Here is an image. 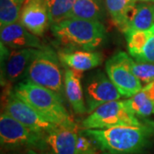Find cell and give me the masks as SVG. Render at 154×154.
<instances>
[{
  "mask_svg": "<svg viewBox=\"0 0 154 154\" xmlns=\"http://www.w3.org/2000/svg\"><path fill=\"white\" fill-rule=\"evenodd\" d=\"M84 134L108 154H137L148 147L153 128L149 125H122L103 129H85Z\"/></svg>",
  "mask_w": 154,
  "mask_h": 154,
  "instance_id": "cell-1",
  "label": "cell"
},
{
  "mask_svg": "<svg viewBox=\"0 0 154 154\" xmlns=\"http://www.w3.org/2000/svg\"><path fill=\"white\" fill-rule=\"evenodd\" d=\"M14 92L45 119L56 126L77 128L73 118L63 106V99L53 91L26 80L19 83Z\"/></svg>",
  "mask_w": 154,
  "mask_h": 154,
  "instance_id": "cell-2",
  "label": "cell"
},
{
  "mask_svg": "<svg viewBox=\"0 0 154 154\" xmlns=\"http://www.w3.org/2000/svg\"><path fill=\"white\" fill-rule=\"evenodd\" d=\"M51 28L64 50L94 51L106 38V29L99 21L65 19L51 25Z\"/></svg>",
  "mask_w": 154,
  "mask_h": 154,
  "instance_id": "cell-3",
  "label": "cell"
},
{
  "mask_svg": "<svg viewBox=\"0 0 154 154\" xmlns=\"http://www.w3.org/2000/svg\"><path fill=\"white\" fill-rule=\"evenodd\" d=\"M60 59L49 46L38 49L25 74L26 80L50 89L63 99L64 83L60 68Z\"/></svg>",
  "mask_w": 154,
  "mask_h": 154,
  "instance_id": "cell-4",
  "label": "cell"
},
{
  "mask_svg": "<svg viewBox=\"0 0 154 154\" xmlns=\"http://www.w3.org/2000/svg\"><path fill=\"white\" fill-rule=\"evenodd\" d=\"M122 125H142L127 100H115L102 105L90 113L82 122L84 129H103Z\"/></svg>",
  "mask_w": 154,
  "mask_h": 154,
  "instance_id": "cell-5",
  "label": "cell"
},
{
  "mask_svg": "<svg viewBox=\"0 0 154 154\" xmlns=\"http://www.w3.org/2000/svg\"><path fill=\"white\" fill-rule=\"evenodd\" d=\"M0 142L8 149L28 147L44 151L48 147L45 134L33 132L5 112L0 116Z\"/></svg>",
  "mask_w": 154,
  "mask_h": 154,
  "instance_id": "cell-6",
  "label": "cell"
},
{
  "mask_svg": "<svg viewBox=\"0 0 154 154\" xmlns=\"http://www.w3.org/2000/svg\"><path fill=\"white\" fill-rule=\"evenodd\" d=\"M5 112L32 131L38 134H46L51 130L58 127L45 119L27 102L17 96L15 92H11L9 94Z\"/></svg>",
  "mask_w": 154,
  "mask_h": 154,
  "instance_id": "cell-7",
  "label": "cell"
},
{
  "mask_svg": "<svg viewBox=\"0 0 154 154\" xmlns=\"http://www.w3.org/2000/svg\"><path fill=\"white\" fill-rule=\"evenodd\" d=\"M105 70L122 97L131 98L142 89V83L126 64L123 51H119L107 60Z\"/></svg>",
  "mask_w": 154,
  "mask_h": 154,
  "instance_id": "cell-8",
  "label": "cell"
},
{
  "mask_svg": "<svg viewBox=\"0 0 154 154\" xmlns=\"http://www.w3.org/2000/svg\"><path fill=\"white\" fill-rule=\"evenodd\" d=\"M38 49L35 48H24V49L13 50L9 51L6 46L1 43V79L3 82L11 84L20 80L33 59V56Z\"/></svg>",
  "mask_w": 154,
  "mask_h": 154,
  "instance_id": "cell-9",
  "label": "cell"
},
{
  "mask_svg": "<svg viewBox=\"0 0 154 154\" xmlns=\"http://www.w3.org/2000/svg\"><path fill=\"white\" fill-rule=\"evenodd\" d=\"M122 97L117 88L105 73L98 72L88 80L85 86V98L88 112L92 113L98 107Z\"/></svg>",
  "mask_w": 154,
  "mask_h": 154,
  "instance_id": "cell-10",
  "label": "cell"
},
{
  "mask_svg": "<svg viewBox=\"0 0 154 154\" xmlns=\"http://www.w3.org/2000/svg\"><path fill=\"white\" fill-rule=\"evenodd\" d=\"M20 22L36 36H42L50 23L46 0H27L20 13Z\"/></svg>",
  "mask_w": 154,
  "mask_h": 154,
  "instance_id": "cell-11",
  "label": "cell"
},
{
  "mask_svg": "<svg viewBox=\"0 0 154 154\" xmlns=\"http://www.w3.org/2000/svg\"><path fill=\"white\" fill-rule=\"evenodd\" d=\"M1 43L11 49H40L43 47L38 36L34 35L21 22H14L1 28Z\"/></svg>",
  "mask_w": 154,
  "mask_h": 154,
  "instance_id": "cell-12",
  "label": "cell"
},
{
  "mask_svg": "<svg viewBox=\"0 0 154 154\" xmlns=\"http://www.w3.org/2000/svg\"><path fill=\"white\" fill-rule=\"evenodd\" d=\"M57 54L63 65L81 72L93 69L103 61L102 53L95 51L63 50Z\"/></svg>",
  "mask_w": 154,
  "mask_h": 154,
  "instance_id": "cell-13",
  "label": "cell"
},
{
  "mask_svg": "<svg viewBox=\"0 0 154 154\" xmlns=\"http://www.w3.org/2000/svg\"><path fill=\"white\" fill-rule=\"evenodd\" d=\"M77 128L57 127L45 134L51 154H76Z\"/></svg>",
  "mask_w": 154,
  "mask_h": 154,
  "instance_id": "cell-14",
  "label": "cell"
},
{
  "mask_svg": "<svg viewBox=\"0 0 154 154\" xmlns=\"http://www.w3.org/2000/svg\"><path fill=\"white\" fill-rule=\"evenodd\" d=\"M82 73L83 72L66 68L63 77L65 97L69 102L74 111L77 114H84L88 112L82 86Z\"/></svg>",
  "mask_w": 154,
  "mask_h": 154,
  "instance_id": "cell-15",
  "label": "cell"
},
{
  "mask_svg": "<svg viewBox=\"0 0 154 154\" xmlns=\"http://www.w3.org/2000/svg\"><path fill=\"white\" fill-rule=\"evenodd\" d=\"M106 7L103 0H76L66 19H82L101 22L105 17Z\"/></svg>",
  "mask_w": 154,
  "mask_h": 154,
  "instance_id": "cell-16",
  "label": "cell"
},
{
  "mask_svg": "<svg viewBox=\"0 0 154 154\" xmlns=\"http://www.w3.org/2000/svg\"><path fill=\"white\" fill-rule=\"evenodd\" d=\"M154 25V3H140L134 7L125 30H148Z\"/></svg>",
  "mask_w": 154,
  "mask_h": 154,
  "instance_id": "cell-17",
  "label": "cell"
},
{
  "mask_svg": "<svg viewBox=\"0 0 154 154\" xmlns=\"http://www.w3.org/2000/svg\"><path fill=\"white\" fill-rule=\"evenodd\" d=\"M136 3L135 0H105L106 10L112 21L122 32Z\"/></svg>",
  "mask_w": 154,
  "mask_h": 154,
  "instance_id": "cell-18",
  "label": "cell"
},
{
  "mask_svg": "<svg viewBox=\"0 0 154 154\" xmlns=\"http://www.w3.org/2000/svg\"><path fill=\"white\" fill-rule=\"evenodd\" d=\"M27 0H0V27L17 22Z\"/></svg>",
  "mask_w": 154,
  "mask_h": 154,
  "instance_id": "cell-19",
  "label": "cell"
},
{
  "mask_svg": "<svg viewBox=\"0 0 154 154\" xmlns=\"http://www.w3.org/2000/svg\"><path fill=\"white\" fill-rule=\"evenodd\" d=\"M127 102L133 112L138 116L146 117L154 113L153 100L144 88L129 99H127Z\"/></svg>",
  "mask_w": 154,
  "mask_h": 154,
  "instance_id": "cell-20",
  "label": "cell"
},
{
  "mask_svg": "<svg viewBox=\"0 0 154 154\" xmlns=\"http://www.w3.org/2000/svg\"><path fill=\"white\" fill-rule=\"evenodd\" d=\"M124 61L133 74L140 82L148 85L154 82V63L137 62L124 52Z\"/></svg>",
  "mask_w": 154,
  "mask_h": 154,
  "instance_id": "cell-21",
  "label": "cell"
},
{
  "mask_svg": "<svg viewBox=\"0 0 154 154\" xmlns=\"http://www.w3.org/2000/svg\"><path fill=\"white\" fill-rule=\"evenodd\" d=\"M76 0H46L51 25L66 19Z\"/></svg>",
  "mask_w": 154,
  "mask_h": 154,
  "instance_id": "cell-22",
  "label": "cell"
},
{
  "mask_svg": "<svg viewBox=\"0 0 154 154\" xmlns=\"http://www.w3.org/2000/svg\"><path fill=\"white\" fill-rule=\"evenodd\" d=\"M134 60L154 63V25L148 29V36L146 43Z\"/></svg>",
  "mask_w": 154,
  "mask_h": 154,
  "instance_id": "cell-23",
  "label": "cell"
},
{
  "mask_svg": "<svg viewBox=\"0 0 154 154\" xmlns=\"http://www.w3.org/2000/svg\"><path fill=\"white\" fill-rule=\"evenodd\" d=\"M97 152L93 145V140L84 133L80 134L77 138L76 154H88Z\"/></svg>",
  "mask_w": 154,
  "mask_h": 154,
  "instance_id": "cell-24",
  "label": "cell"
},
{
  "mask_svg": "<svg viewBox=\"0 0 154 154\" xmlns=\"http://www.w3.org/2000/svg\"><path fill=\"white\" fill-rule=\"evenodd\" d=\"M144 89L146 91V93L148 94V95L150 96V98L153 100V103H154V82H153L150 83L148 85H146Z\"/></svg>",
  "mask_w": 154,
  "mask_h": 154,
  "instance_id": "cell-25",
  "label": "cell"
},
{
  "mask_svg": "<svg viewBox=\"0 0 154 154\" xmlns=\"http://www.w3.org/2000/svg\"><path fill=\"white\" fill-rule=\"evenodd\" d=\"M25 154H46V153H45L44 152H43V151H41V150L36 151L35 149H29V150H28V152H27Z\"/></svg>",
  "mask_w": 154,
  "mask_h": 154,
  "instance_id": "cell-26",
  "label": "cell"
},
{
  "mask_svg": "<svg viewBox=\"0 0 154 154\" xmlns=\"http://www.w3.org/2000/svg\"><path fill=\"white\" fill-rule=\"evenodd\" d=\"M135 1L140 3H154V0H135Z\"/></svg>",
  "mask_w": 154,
  "mask_h": 154,
  "instance_id": "cell-27",
  "label": "cell"
},
{
  "mask_svg": "<svg viewBox=\"0 0 154 154\" xmlns=\"http://www.w3.org/2000/svg\"><path fill=\"white\" fill-rule=\"evenodd\" d=\"M88 154H108V153H106V152H102V153H99V152H94V153H88Z\"/></svg>",
  "mask_w": 154,
  "mask_h": 154,
  "instance_id": "cell-28",
  "label": "cell"
}]
</instances>
